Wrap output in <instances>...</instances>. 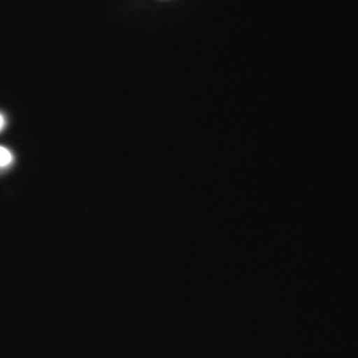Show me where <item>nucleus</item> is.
Segmentation results:
<instances>
[{"mask_svg": "<svg viewBox=\"0 0 358 358\" xmlns=\"http://www.w3.org/2000/svg\"><path fill=\"white\" fill-rule=\"evenodd\" d=\"M11 162H13L11 152L8 149L0 146V167L8 166Z\"/></svg>", "mask_w": 358, "mask_h": 358, "instance_id": "obj_1", "label": "nucleus"}, {"mask_svg": "<svg viewBox=\"0 0 358 358\" xmlns=\"http://www.w3.org/2000/svg\"><path fill=\"white\" fill-rule=\"evenodd\" d=\"M3 127H4V117L0 115V130L3 129Z\"/></svg>", "mask_w": 358, "mask_h": 358, "instance_id": "obj_2", "label": "nucleus"}]
</instances>
